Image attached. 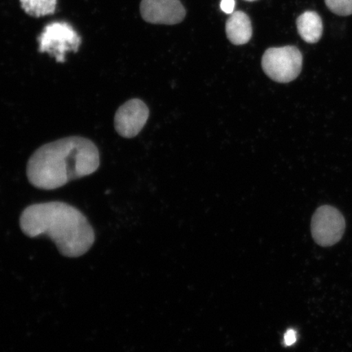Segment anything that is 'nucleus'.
<instances>
[{
	"instance_id": "1a4fd4ad",
	"label": "nucleus",
	"mask_w": 352,
	"mask_h": 352,
	"mask_svg": "<svg viewBox=\"0 0 352 352\" xmlns=\"http://www.w3.org/2000/svg\"><path fill=\"white\" fill-rule=\"evenodd\" d=\"M296 24L299 35L308 43H318L322 36V20L316 12H303L298 17Z\"/></svg>"
},
{
	"instance_id": "f03ea898",
	"label": "nucleus",
	"mask_w": 352,
	"mask_h": 352,
	"mask_svg": "<svg viewBox=\"0 0 352 352\" xmlns=\"http://www.w3.org/2000/svg\"><path fill=\"white\" fill-rule=\"evenodd\" d=\"M22 232L30 237L47 236L65 257L85 254L95 241V232L85 215L63 201L33 204L20 217Z\"/></svg>"
},
{
	"instance_id": "20e7f679",
	"label": "nucleus",
	"mask_w": 352,
	"mask_h": 352,
	"mask_svg": "<svg viewBox=\"0 0 352 352\" xmlns=\"http://www.w3.org/2000/svg\"><path fill=\"white\" fill-rule=\"evenodd\" d=\"M82 38L72 25L64 21H54L45 26L38 37L39 51L54 56L56 63H63L69 52H77Z\"/></svg>"
},
{
	"instance_id": "7ed1b4c3",
	"label": "nucleus",
	"mask_w": 352,
	"mask_h": 352,
	"mask_svg": "<svg viewBox=\"0 0 352 352\" xmlns=\"http://www.w3.org/2000/svg\"><path fill=\"white\" fill-rule=\"evenodd\" d=\"M302 66V54L294 46L268 48L263 56V72L277 82L294 80L300 74Z\"/></svg>"
},
{
	"instance_id": "ddd939ff",
	"label": "nucleus",
	"mask_w": 352,
	"mask_h": 352,
	"mask_svg": "<svg viewBox=\"0 0 352 352\" xmlns=\"http://www.w3.org/2000/svg\"><path fill=\"white\" fill-rule=\"evenodd\" d=\"M297 340V333L296 330L290 329L287 330V332L285 333L284 336V344L285 346H292Z\"/></svg>"
},
{
	"instance_id": "423d86ee",
	"label": "nucleus",
	"mask_w": 352,
	"mask_h": 352,
	"mask_svg": "<svg viewBox=\"0 0 352 352\" xmlns=\"http://www.w3.org/2000/svg\"><path fill=\"white\" fill-rule=\"evenodd\" d=\"M148 116L147 105L142 100L132 99L117 110L114 127L122 138H133L146 124Z\"/></svg>"
},
{
	"instance_id": "0eeeda50",
	"label": "nucleus",
	"mask_w": 352,
	"mask_h": 352,
	"mask_svg": "<svg viewBox=\"0 0 352 352\" xmlns=\"http://www.w3.org/2000/svg\"><path fill=\"white\" fill-rule=\"evenodd\" d=\"M140 14L148 23L176 25L184 21L186 11L179 0H142Z\"/></svg>"
},
{
	"instance_id": "39448f33",
	"label": "nucleus",
	"mask_w": 352,
	"mask_h": 352,
	"mask_svg": "<svg viewBox=\"0 0 352 352\" xmlns=\"http://www.w3.org/2000/svg\"><path fill=\"white\" fill-rule=\"evenodd\" d=\"M311 234L316 243L324 248L338 243L344 234V217L336 208L323 206L316 210L311 219Z\"/></svg>"
},
{
	"instance_id": "f8f14e48",
	"label": "nucleus",
	"mask_w": 352,
	"mask_h": 352,
	"mask_svg": "<svg viewBox=\"0 0 352 352\" xmlns=\"http://www.w3.org/2000/svg\"><path fill=\"white\" fill-rule=\"evenodd\" d=\"M235 6V0H222L221 3H220L221 10L226 14H232L234 12Z\"/></svg>"
},
{
	"instance_id": "6e6552de",
	"label": "nucleus",
	"mask_w": 352,
	"mask_h": 352,
	"mask_svg": "<svg viewBox=\"0 0 352 352\" xmlns=\"http://www.w3.org/2000/svg\"><path fill=\"white\" fill-rule=\"evenodd\" d=\"M252 25L249 16L243 12L232 13L226 22V34L234 45H243L252 37Z\"/></svg>"
},
{
	"instance_id": "9d476101",
	"label": "nucleus",
	"mask_w": 352,
	"mask_h": 352,
	"mask_svg": "<svg viewBox=\"0 0 352 352\" xmlns=\"http://www.w3.org/2000/svg\"><path fill=\"white\" fill-rule=\"evenodd\" d=\"M22 10L28 15L41 17L54 14L57 0H20Z\"/></svg>"
},
{
	"instance_id": "9b49d317",
	"label": "nucleus",
	"mask_w": 352,
	"mask_h": 352,
	"mask_svg": "<svg viewBox=\"0 0 352 352\" xmlns=\"http://www.w3.org/2000/svg\"><path fill=\"white\" fill-rule=\"evenodd\" d=\"M330 11L338 16L352 14V0H324Z\"/></svg>"
},
{
	"instance_id": "f257e3e1",
	"label": "nucleus",
	"mask_w": 352,
	"mask_h": 352,
	"mask_svg": "<svg viewBox=\"0 0 352 352\" xmlns=\"http://www.w3.org/2000/svg\"><path fill=\"white\" fill-rule=\"evenodd\" d=\"M99 166L96 144L81 136H69L38 148L28 161L26 174L34 187L54 190L94 174Z\"/></svg>"
},
{
	"instance_id": "4468645a",
	"label": "nucleus",
	"mask_w": 352,
	"mask_h": 352,
	"mask_svg": "<svg viewBox=\"0 0 352 352\" xmlns=\"http://www.w3.org/2000/svg\"><path fill=\"white\" fill-rule=\"evenodd\" d=\"M246 1H255V0H246Z\"/></svg>"
}]
</instances>
